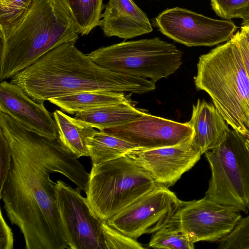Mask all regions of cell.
Wrapping results in <instances>:
<instances>
[{
  "label": "cell",
  "mask_w": 249,
  "mask_h": 249,
  "mask_svg": "<svg viewBox=\"0 0 249 249\" xmlns=\"http://www.w3.org/2000/svg\"><path fill=\"white\" fill-rule=\"evenodd\" d=\"M31 0H0V28L12 23L25 12Z\"/></svg>",
  "instance_id": "obj_25"
},
{
  "label": "cell",
  "mask_w": 249,
  "mask_h": 249,
  "mask_svg": "<svg viewBox=\"0 0 249 249\" xmlns=\"http://www.w3.org/2000/svg\"><path fill=\"white\" fill-rule=\"evenodd\" d=\"M88 55L106 69L156 83L180 68L183 53L174 44L154 37L102 47Z\"/></svg>",
  "instance_id": "obj_7"
},
{
  "label": "cell",
  "mask_w": 249,
  "mask_h": 249,
  "mask_svg": "<svg viewBox=\"0 0 249 249\" xmlns=\"http://www.w3.org/2000/svg\"><path fill=\"white\" fill-rule=\"evenodd\" d=\"M58 138L62 145L76 158L89 157L87 139L98 131L91 126L55 110L53 113Z\"/></svg>",
  "instance_id": "obj_18"
},
{
  "label": "cell",
  "mask_w": 249,
  "mask_h": 249,
  "mask_svg": "<svg viewBox=\"0 0 249 249\" xmlns=\"http://www.w3.org/2000/svg\"><path fill=\"white\" fill-rule=\"evenodd\" d=\"M219 249H249V214L242 217L234 230L219 241Z\"/></svg>",
  "instance_id": "obj_23"
},
{
  "label": "cell",
  "mask_w": 249,
  "mask_h": 249,
  "mask_svg": "<svg viewBox=\"0 0 249 249\" xmlns=\"http://www.w3.org/2000/svg\"><path fill=\"white\" fill-rule=\"evenodd\" d=\"M158 185L125 155L92 165L86 198L92 213L107 221Z\"/></svg>",
  "instance_id": "obj_5"
},
{
  "label": "cell",
  "mask_w": 249,
  "mask_h": 249,
  "mask_svg": "<svg viewBox=\"0 0 249 249\" xmlns=\"http://www.w3.org/2000/svg\"><path fill=\"white\" fill-rule=\"evenodd\" d=\"M194 130L193 143L202 154L219 145L231 130L215 106L198 99L189 121Z\"/></svg>",
  "instance_id": "obj_16"
},
{
  "label": "cell",
  "mask_w": 249,
  "mask_h": 249,
  "mask_svg": "<svg viewBox=\"0 0 249 249\" xmlns=\"http://www.w3.org/2000/svg\"><path fill=\"white\" fill-rule=\"evenodd\" d=\"M128 101L123 93L84 92L51 99L49 101L70 114Z\"/></svg>",
  "instance_id": "obj_19"
},
{
  "label": "cell",
  "mask_w": 249,
  "mask_h": 249,
  "mask_svg": "<svg viewBox=\"0 0 249 249\" xmlns=\"http://www.w3.org/2000/svg\"><path fill=\"white\" fill-rule=\"evenodd\" d=\"M103 131L145 149L173 146L192 141L194 137L189 122H177L146 113L131 123Z\"/></svg>",
  "instance_id": "obj_13"
},
{
  "label": "cell",
  "mask_w": 249,
  "mask_h": 249,
  "mask_svg": "<svg viewBox=\"0 0 249 249\" xmlns=\"http://www.w3.org/2000/svg\"><path fill=\"white\" fill-rule=\"evenodd\" d=\"M239 211L203 197L181 202L172 219L194 244L219 242L242 217Z\"/></svg>",
  "instance_id": "obj_11"
},
{
  "label": "cell",
  "mask_w": 249,
  "mask_h": 249,
  "mask_svg": "<svg viewBox=\"0 0 249 249\" xmlns=\"http://www.w3.org/2000/svg\"><path fill=\"white\" fill-rule=\"evenodd\" d=\"M89 157L92 165H97L125 156L139 148L134 144L104 131H98L87 139Z\"/></svg>",
  "instance_id": "obj_20"
},
{
  "label": "cell",
  "mask_w": 249,
  "mask_h": 249,
  "mask_svg": "<svg viewBox=\"0 0 249 249\" xmlns=\"http://www.w3.org/2000/svg\"><path fill=\"white\" fill-rule=\"evenodd\" d=\"M99 26L105 36L125 39L153 31L149 18L132 0H109Z\"/></svg>",
  "instance_id": "obj_15"
},
{
  "label": "cell",
  "mask_w": 249,
  "mask_h": 249,
  "mask_svg": "<svg viewBox=\"0 0 249 249\" xmlns=\"http://www.w3.org/2000/svg\"><path fill=\"white\" fill-rule=\"evenodd\" d=\"M194 80L228 125L249 138V79L234 35L199 56Z\"/></svg>",
  "instance_id": "obj_4"
},
{
  "label": "cell",
  "mask_w": 249,
  "mask_h": 249,
  "mask_svg": "<svg viewBox=\"0 0 249 249\" xmlns=\"http://www.w3.org/2000/svg\"><path fill=\"white\" fill-rule=\"evenodd\" d=\"M182 201L175 193L158 185L107 221L126 236L136 239L155 232L174 216Z\"/></svg>",
  "instance_id": "obj_9"
},
{
  "label": "cell",
  "mask_w": 249,
  "mask_h": 249,
  "mask_svg": "<svg viewBox=\"0 0 249 249\" xmlns=\"http://www.w3.org/2000/svg\"><path fill=\"white\" fill-rule=\"evenodd\" d=\"M173 218V217H172ZM148 246L154 249H194L193 243L172 218L155 232Z\"/></svg>",
  "instance_id": "obj_22"
},
{
  "label": "cell",
  "mask_w": 249,
  "mask_h": 249,
  "mask_svg": "<svg viewBox=\"0 0 249 249\" xmlns=\"http://www.w3.org/2000/svg\"><path fill=\"white\" fill-rule=\"evenodd\" d=\"M164 35L188 47L213 46L230 40L237 26L230 19H216L186 9H167L154 19Z\"/></svg>",
  "instance_id": "obj_8"
},
{
  "label": "cell",
  "mask_w": 249,
  "mask_h": 249,
  "mask_svg": "<svg viewBox=\"0 0 249 249\" xmlns=\"http://www.w3.org/2000/svg\"><path fill=\"white\" fill-rule=\"evenodd\" d=\"M240 47L244 66L249 79V47L244 35L238 31L234 35Z\"/></svg>",
  "instance_id": "obj_29"
},
{
  "label": "cell",
  "mask_w": 249,
  "mask_h": 249,
  "mask_svg": "<svg viewBox=\"0 0 249 249\" xmlns=\"http://www.w3.org/2000/svg\"><path fill=\"white\" fill-rule=\"evenodd\" d=\"M233 18H241L242 26H249V2L246 6L236 11Z\"/></svg>",
  "instance_id": "obj_30"
},
{
  "label": "cell",
  "mask_w": 249,
  "mask_h": 249,
  "mask_svg": "<svg viewBox=\"0 0 249 249\" xmlns=\"http://www.w3.org/2000/svg\"><path fill=\"white\" fill-rule=\"evenodd\" d=\"M213 10L225 19L233 18L235 13L246 6L249 0H210Z\"/></svg>",
  "instance_id": "obj_26"
},
{
  "label": "cell",
  "mask_w": 249,
  "mask_h": 249,
  "mask_svg": "<svg viewBox=\"0 0 249 249\" xmlns=\"http://www.w3.org/2000/svg\"><path fill=\"white\" fill-rule=\"evenodd\" d=\"M14 245L13 234L3 218L1 210L0 216V249H12Z\"/></svg>",
  "instance_id": "obj_28"
},
{
  "label": "cell",
  "mask_w": 249,
  "mask_h": 249,
  "mask_svg": "<svg viewBox=\"0 0 249 249\" xmlns=\"http://www.w3.org/2000/svg\"><path fill=\"white\" fill-rule=\"evenodd\" d=\"M144 113L126 101L82 111L75 114L74 118L101 131L131 123Z\"/></svg>",
  "instance_id": "obj_17"
},
{
  "label": "cell",
  "mask_w": 249,
  "mask_h": 249,
  "mask_svg": "<svg viewBox=\"0 0 249 249\" xmlns=\"http://www.w3.org/2000/svg\"><path fill=\"white\" fill-rule=\"evenodd\" d=\"M68 7L79 34L88 35L99 26L103 0H63Z\"/></svg>",
  "instance_id": "obj_21"
},
{
  "label": "cell",
  "mask_w": 249,
  "mask_h": 249,
  "mask_svg": "<svg viewBox=\"0 0 249 249\" xmlns=\"http://www.w3.org/2000/svg\"><path fill=\"white\" fill-rule=\"evenodd\" d=\"M103 228L107 249H142L144 248L136 241L109 226L104 220Z\"/></svg>",
  "instance_id": "obj_24"
},
{
  "label": "cell",
  "mask_w": 249,
  "mask_h": 249,
  "mask_svg": "<svg viewBox=\"0 0 249 249\" xmlns=\"http://www.w3.org/2000/svg\"><path fill=\"white\" fill-rule=\"evenodd\" d=\"M202 155L192 141L170 146L137 148L125 155L147 172L158 185L168 188L190 170Z\"/></svg>",
  "instance_id": "obj_12"
},
{
  "label": "cell",
  "mask_w": 249,
  "mask_h": 249,
  "mask_svg": "<svg viewBox=\"0 0 249 249\" xmlns=\"http://www.w3.org/2000/svg\"><path fill=\"white\" fill-rule=\"evenodd\" d=\"M204 154L211 177L204 197L247 214L249 211V138L231 129L219 145Z\"/></svg>",
  "instance_id": "obj_6"
},
{
  "label": "cell",
  "mask_w": 249,
  "mask_h": 249,
  "mask_svg": "<svg viewBox=\"0 0 249 249\" xmlns=\"http://www.w3.org/2000/svg\"><path fill=\"white\" fill-rule=\"evenodd\" d=\"M81 189L61 180L55 185V198L71 249H107L102 220L94 214Z\"/></svg>",
  "instance_id": "obj_10"
},
{
  "label": "cell",
  "mask_w": 249,
  "mask_h": 249,
  "mask_svg": "<svg viewBox=\"0 0 249 249\" xmlns=\"http://www.w3.org/2000/svg\"><path fill=\"white\" fill-rule=\"evenodd\" d=\"M0 131L12 153L0 189L7 217L22 233L27 249H69L50 178L60 173L86 193L89 178L83 165L60 142L32 131L0 111Z\"/></svg>",
  "instance_id": "obj_1"
},
{
  "label": "cell",
  "mask_w": 249,
  "mask_h": 249,
  "mask_svg": "<svg viewBox=\"0 0 249 249\" xmlns=\"http://www.w3.org/2000/svg\"><path fill=\"white\" fill-rule=\"evenodd\" d=\"M0 189L3 187L11 168L12 153L8 142L0 131Z\"/></svg>",
  "instance_id": "obj_27"
},
{
  "label": "cell",
  "mask_w": 249,
  "mask_h": 249,
  "mask_svg": "<svg viewBox=\"0 0 249 249\" xmlns=\"http://www.w3.org/2000/svg\"><path fill=\"white\" fill-rule=\"evenodd\" d=\"M63 43L11 78L37 103L71 94L109 91L143 94L155 89L149 79L115 72L93 62L75 46Z\"/></svg>",
  "instance_id": "obj_2"
},
{
  "label": "cell",
  "mask_w": 249,
  "mask_h": 249,
  "mask_svg": "<svg viewBox=\"0 0 249 249\" xmlns=\"http://www.w3.org/2000/svg\"><path fill=\"white\" fill-rule=\"evenodd\" d=\"M0 111L39 135L50 139L58 138L54 118L44 103L36 102L18 85L5 80L0 83Z\"/></svg>",
  "instance_id": "obj_14"
},
{
  "label": "cell",
  "mask_w": 249,
  "mask_h": 249,
  "mask_svg": "<svg viewBox=\"0 0 249 249\" xmlns=\"http://www.w3.org/2000/svg\"><path fill=\"white\" fill-rule=\"evenodd\" d=\"M240 32L244 35L249 47V26H242Z\"/></svg>",
  "instance_id": "obj_31"
},
{
  "label": "cell",
  "mask_w": 249,
  "mask_h": 249,
  "mask_svg": "<svg viewBox=\"0 0 249 249\" xmlns=\"http://www.w3.org/2000/svg\"><path fill=\"white\" fill-rule=\"evenodd\" d=\"M79 33L63 0H31L12 23L0 28V79L5 80Z\"/></svg>",
  "instance_id": "obj_3"
}]
</instances>
